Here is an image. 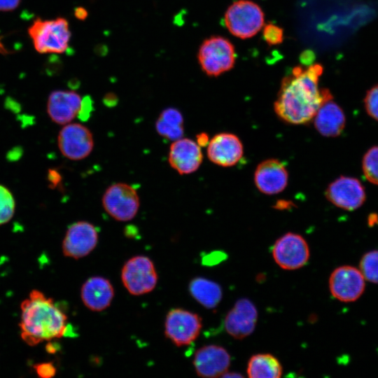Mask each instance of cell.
Returning a JSON list of instances; mask_svg holds the SVG:
<instances>
[{"label":"cell","mask_w":378,"mask_h":378,"mask_svg":"<svg viewBox=\"0 0 378 378\" xmlns=\"http://www.w3.org/2000/svg\"><path fill=\"white\" fill-rule=\"evenodd\" d=\"M57 145L61 153L71 160L87 158L94 148L91 131L80 123H68L59 131Z\"/></svg>","instance_id":"obj_11"},{"label":"cell","mask_w":378,"mask_h":378,"mask_svg":"<svg viewBox=\"0 0 378 378\" xmlns=\"http://www.w3.org/2000/svg\"><path fill=\"white\" fill-rule=\"evenodd\" d=\"M158 134L171 141L181 139L183 136V118L181 113L175 108L163 110L155 122Z\"/></svg>","instance_id":"obj_24"},{"label":"cell","mask_w":378,"mask_h":378,"mask_svg":"<svg viewBox=\"0 0 378 378\" xmlns=\"http://www.w3.org/2000/svg\"><path fill=\"white\" fill-rule=\"evenodd\" d=\"M102 203L105 211L118 221L133 219L139 208V197L135 188L125 183H115L105 190Z\"/></svg>","instance_id":"obj_6"},{"label":"cell","mask_w":378,"mask_h":378,"mask_svg":"<svg viewBox=\"0 0 378 378\" xmlns=\"http://www.w3.org/2000/svg\"><path fill=\"white\" fill-rule=\"evenodd\" d=\"M258 310L253 303L246 298L238 300L227 314L224 326L232 337L243 339L251 335L256 326Z\"/></svg>","instance_id":"obj_15"},{"label":"cell","mask_w":378,"mask_h":378,"mask_svg":"<svg viewBox=\"0 0 378 378\" xmlns=\"http://www.w3.org/2000/svg\"><path fill=\"white\" fill-rule=\"evenodd\" d=\"M88 15L87 11L83 8H78L75 10V15L78 19L83 20Z\"/></svg>","instance_id":"obj_36"},{"label":"cell","mask_w":378,"mask_h":378,"mask_svg":"<svg viewBox=\"0 0 378 378\" xmlns=\"http://www.w3.org/2000/svg\"><path fill=\"white\" fill-rule=\"evenodd\" d=\"M323 66L314 64L296 66L282 80L274 108L283 121L292 125L305 124L313 120L321 106L332 97L327 89H321L319 77Z\"/></svg>","instance_id":"obj_1"},{"label":"cell","mask_w":378,"mask_h":378,"mask_svg":"<svg viewBox=\"0 0 378 378\" xmlns=\"http://www.w3.org/2000/svg\"><path fill=\"white\" fill-rule=\"evenodd\" d=\"M121 280L127 290L133 295L151 292L156 286L158 274L153 261L144 255L129 259L121 270Z\"/></svg>","instance_id":"obj_7"},{"label":"cell","mask_w":378,"mask_h":378,"mask_svg":"<svg viewBox=\"0 0 378 378\" xmlns=\"http://www.w3.org/2000/svg\"><path fill=\"white\" fill-rule=\"evenodd\" d=\"M93 110V103L90 97H84L81 101L80 107L78 113V118L82 121H86Z\"/></svg>","instance_id":"obj_31"},{"label":"cell","mask_w":378,"mask_h":378,"mask_svg":"<svg viewBox=\"0 0 378 378\" xmlns=\"http://www.w3.org/2000/svg\"><path fill=\"white\" fill-rule=\"evenodd\" d=\"M82 99L74 91L52 92L47 102V112L50 119L58 125L70 123L77 115Z\"/></svg>","instance_id":"obj_19"},{"label":"cell","mask_w":378,"mask_h":378,"mask_svg":"<svg viewBox=\"0 0 378 378\" xmlns=\"http://www.w3.org/2000/svg\"><path fill=\"white\" fill-rule=\"evenodd\" d=\"M364 105L368 114L378 120V84L368 90L364 98Z\"/></svg>","instance_id":"obj_28"},{"label":"cell","mask_w":378,"mask_h":378,"mask_svg":"<svg viewBox=\"0 0 378 378\" xmlns=\"http://www.w3.org/2000/svg\"><path fill=\"white\" fill-rule=\"evenodd\" d=\"M325 195L332 204L348 211L359 208L366 197L364 187L359 180L344 176L328 186Z\"/></svg>","instance_id":"obj_13"},{"label":"cell","mask_w":378,"mask_h":378,"mask_svg":"<svg viewBox=\"0 0 378 378\" xmlns=\"http://www.w3.org/2000/svg\"><path fill=\"white\" fill-rule=\"evenodd\" d=\"M230 356L223 346L211 344L200 348L193 358V365L199 377H222L230 365Z\"/></svg>","instance_id":"obj_14"},{"label":"cell","mask_w":378,"mask_h":378,"mask_svg":"<svg viewBox=\"0 0 378 378\" xmlns=\"http://www.w3.org/2000/svg\"><path fill=\"white\" fill-rule=\"evenodd\" d=\"M362 167L365 178L370 182L378 185V146L372 147L365 153Z\"/></svg>","instance_id":"obj_26"},{"label":"cell","mask_w":378,"mask_h":378,"mask_svg":"<svg viewBox=\"0 0 378 378\" xmlns=\"http://www.w3.org/2000/svg\"><path fill=\"white\" fill-rule=\"evenodd\" d=\"M20 0H0V11H11L18 7Z\"/></svg>","instance_id":"obj_32"},{"label":"cell","mask_w":378,"mask_h":378,"mask_svg":"<svg viewBox=\"0 0 378 378\" xmlns=\"http://www.w3.org/2000/svg\"><path fill=\"white\" fill-rule=\"evenodd\" d=\"M28 34L35 50L41 54L65 52L71 38L69 22L64 18H36L28 28Z\"/></svg>","instance_id":"obj_3"},{"label":"cell","mask_w":378,"mask_h":378,"mask_svg":"<svg viewBox=\"0 0 378 378\" xmlns=\"http://www.w3.org/2000/svg\"><path fill=\"white\" fill-rule=\"evenodd\" d=\"M48 178H49V181L54 186H56L61 180V176L55 170H51L50 172H49Z\"/></svg>","instance_id":"obj_33"},{"label":"cell","mask_w":378,"mask_h":378,"mask_svg":"<svg viewBox=\"0 0 378 378\" xmlns=\"http://www.w3.org/2000/svg\"><path fill=\"white\" fill-rule=\"evenodd\" d=\"M97 242L95 226L87 221H78L68 227L62 241V252L66 257L81 258L90 253Z\"/></svg>","instance_id":"obj_12"},{"label":"cell","mask_w":378,"mask_h":378,"mask_svg":"<svg viewBox=\"0 0 378 378\" xmlns=\"http://www.w3.org/2000/svg\"><path fill=\"white\" fill-rule=\"evenodd\" d=\"M264 13L253 1L239 0L234 2L225 13L224 22L229 31L240 38L255 36L264 25Z\"/></svg>","instance_id":"obj_4"},{"label":"cell","mask_w":378,"mask_h":378,"mask_svg":"<svg viewBox=\"0 0 378 378\" xmlns=\"http://www.w3.org/2000/svg\"><path fill=\"white\" fill-rule=\"evenodd\" d=\"M332 295L343 302H353L358 300L365 289V279L360 270L351 265L335 268L328 281Z\"/></svg>","instance_id":"obj_10"},{"label":"cell","mask_w":378,"mask_h":378,"mask_svg":"<svg viewBox=\"0 0 378 378\" xmlns=\"http://www.w3.org/2000/svg\"><path fill=\"white\" fill-rule=\"evenodd\" d=\"M246 372L251 378H279L283 368L279 360L270 354H258L248 360Z\"/></svg>","instance_id":"obj_23"},{"label":"cell","mask_w":378,"mask_h":378,"mask_svg":"<svg viewBox=\"0 0 378 378\" xmlns=\"http://www.w3.org/2000/svg\"><path fill=\"white\" fill-rule=\"evenodd\" d=\"M202 69L209 76L230 70L235 62L233 45L221 36H211L202 43L197 55Z\"/></svg>","instance_id":"obj_5"},{"label":"cell","mask_w":378,"mask_h":378,"mask_svg":"<svg viewBox=\"0 0 378 378\" xmlns=\"http://www.w3.org/2000/svg\"><path fill=\"white\" fill-rule=\"evenodd\" d=\"M253 178L259 191L266 195H275L286 188L288 173L280 160L267 159L258 164Z\"/></svg>","instance_id":"obj_18"},{"label":"cell","mask_w":378,"mask_h":378,"mask_svg":"<svg viewBox=\"0 0 378 378\" xmlns=\"http://www.w3.org/2000/svg\"><path fill=\"white\" fill-rule=\"evenodd\" d=\"M209 141L207 134L202 132L197 135V143L200 147L206 146Z\"/></svg>","instance_id":"obj_35"},{"label":"cell","mask_w":378,"mask_h":378,"mask_svg":"<svg viewBox=\"0 0 378 378\" xmlns=\"http://www.w3.org/2000/svg\"><path fill=\"white\" fill-rule=\"evenodd\" d=\"M6 53L7 52V50L5 48V47L4 46L1 41V38H0V53Z\"/></svg>","instance_id":"obj_38"},{"label":"cell","mask_w":378,"mask_h":378,"mask_svg":"<svg viewBox=\"0 0 378 378\" xmlns=\"http://www.w3.org/2000/svg\"><path fill=\"white\" fill-rule=\"evenodd\" d=\"M20 335L23 341L35 346L64 336L67 332L65 313L42 292L33 290L20 305Z\"/></svg>","instance_id":"obj_2"},{"label":"cell","mask_w":378,"mask_h":378,"mask_svg":"<svg viewBox=\"0 0 378 378\" xmlns=\"http://www.w3.org/2000/svg\"><path fill=\"white\" fill-rule=\"evenodd\" d=\"M207 156L211 162L222 167L235 165L242 158L244 148L237 136L222 132L214 136L207 144Z\"/></svg>","instance_id":"obj_17"},{"label":"cell","mask_w":378,"mask_h":378,"mask_svg":"<svg viewBox=\"0 0 378 378\" xmlns=\"http://www.w3.org/2000/svg\"><path fill=\"white\" fill-rule=\"evenodd\" d=\"M377 216L375 214L370 215L368 218V224L369 225L372 226L374 225L377 221L378 220Z\"/></svg>","instance_id":"obj_37"},{"label":"cell","mask_w":378,"mask_h":378,"mask_svg":"<svg viewBox=\"0 0 378 378\" xmlns=\"http://www.w3.org/2000/svg\"><path fill=\"white\" fill-rule=\"evenodd\" d=\"M358 269L365 281L378 284V250L370 251L363 254Z\"/></svg>","instance_id":"obj_25"},{"label":"cell","mask_w":378,"mask_h":378,"mask_svg":"<svg viewBox=\"0 0 378 378\" xmlns=\"http://www.w3.org/2000/svg\"><path fill=\"white\" fill-rule=\"evenodd\" d=\"M263 37L270 45H277L283 41V30L279 27L269 24L264 27Z\"/></svg>","instance_id":"obj_29"},{"label":"cell","mask_w":378,"mask_h":378,"mask_svg":"<svg viewBox=\"0 0 378 378\" xmlns=\"http://www.w3.org/2000/svg\"><path fill=\"white\" fill-rule=\"evenodd\" d=\"M272 254L275 262L281 268L294 270L307 264L310 251L304 238L298 234L288 232L275 241Z\"/></svg>","instance_id":"obj_9"},{"label":"cell","mask_w":378,"mask_h":378,"mask_svg":"<svg viewBox=\"0 0 378 378\" xmlns=\"http://www.w3.org/2000/svg\"><path fill=\"white\" fill-rule=\"evenodd\" d=\"M104 102L108 106H113L117 104V97L113 94H107L104 98Z\"/></svg>","instance_id":"obj_34"},{"label":"cell","mask_w":378,"mask_h":378,"mask_svg":"<svg viewBox=\"0 0 378 378\" xmlns=\"http://www.w3.org/2000/svg\"><path fill=\"white\" fill-rule=\"evenodd\" d=\"M34 368L36 374L43 378L52 377L56 373V368L50 362L38 363Z\"/></svg>","instance_id":"obj_30"},{"label":"cell","mask_w":378,"mask_h":378,"mask_svg":"<svg viewBox=\"0 0 378 378\" xmlns=\"http://www.w3.org/2000/svg\"><path fill=\"white\" fill-rule=\"evenodd\" d=\"M15 208V202L12 193L6 187L0 185V225L13 218Z\"/></svg>","instance_id":"obj_27"},{"label":"cell","mask_w":378,"mask_h":378,"mask_svg":"<svg viewBox=\"0 0 378 378\" xmlns=\"http://www.w3.org/2000/svg\"><path fill=\"white\" fill-rule=\"evenodd\" d=\"M80 297L84 305L93 312H102L108 308L114 297L111 282L102 276H92L83 284Z\"/></svg>","instance_id":"obj_20"},{"label":"cell","mask_w":378,"mask_h":378,"mask_svg":"<svg viewBox=\"0 0 378 378\" xmlns=\"http://www.w3.org/2000/svg\"><path fill=\"white\" fill-rule=\"evenodd\" d=\"M313 119L316 130L326 137L339 136L346 123L342 108L332 99L326 101L321 106Z\"/></svg>","instance_id":"obj_21"},{"label":"cell","mask_w":378,"mask_h":378,"mask_svg":"<svg viewBox=\"0 0 378 378\" xmlns=\"http://www.w3.org/2000/svg\"><path fill=\"white\" fill-rule=\"evenodd\" d=\"M202 160L200 146L190 139H178L174 141L169 147L168 162L181 175L197 171Z\"/></svg>","instance_id":"obj_16"},{"label":"cell","mask_w":378,"mask_h":378,"mask_svg":"<svg viewBox=\"0 0 378 378\" xmlns=\"http://www.w3.org/2000/svg\"><path fill=\"white\" fill-rule=\"evenodd\" d=\"M192 297L208 309L216 307L223 296L221 287L217 283L204 277H196L189 284Z\"/></svg>","instance_id":"obj_22"},{"label":"cell","mask_w":378,"mask_h":378,"mask_svg":"<svg viewBox=\"0 0 378 378\" xmlns=\"http://www.w3.org/2000/svg\"><path fill=\"white\" fill-rule=\"evenodd\" d=\"M202 326L198 314L181 308L173 309L166 316L164 334L176 346H182L197 338Z\"/></svg>","instance_id":"obj_8"}]
</instances>
